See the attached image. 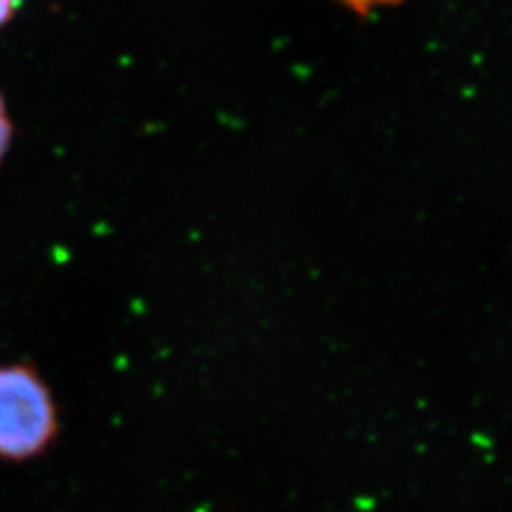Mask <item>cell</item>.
I'll return each instance as SVG.
<instances>
[{
	"label": "cell",
	"mask_w": 512,
	"mask_h": 512,
	"mask_svg": "<svg viewBox=\"0 0 512 512\" xmlns=\"http://www.w3.org/2000/svg\"><path fill=\"white\" fill-rule=\"evenodd\" d=\"M61 435L54 391L29 361L0 363V461L42 458Z\"/></svg>",
	"instance_id": "obj_1"
},
{
	"label": "cell",
	"mask_w": 512,
	"mask_h": 512,
	"mask_svg": "<svg viewBox=\"0 0 512 512\" xmlns=\"http://www.w3.org/2000/svg\"><path fill=\"white\" fill-rule=\"evenodd\" d=\"M344 10L353 14L355 18H368L378 10L385 8H395L401 6L406 0H336Z\"/></svg>",
	"instance_id": "obj_2"
},
{
	"label": "cell",
	"mask_w": 512,
	"mask_h": 512,
	"mask_svg": "<svg viewBox=\"0 0 512 512\" xmlns=\"http://www.w3.org/2000/svg\"><path fill=\"white\" fill-rule=\"evenodd\" d=\"M14 135H16L14 120H12V114L6 105V97L0 92V165L4 164V160L12 148Z\"/></svg>",
	"instance_id": "obj_3"
},
{
	"label": "cell",
	"mask_w": 512,
	"mask_h": 512,
	"mask_svg": "<svg viewBox=\"0 0 512 512\" xmlns=\"http://www.w3.org/2000/svg\"><path fill=\"white\" fill-rule=\"evenodd\" d=\"M23 6V0H0V29L16 18Z\"/></svg>",
	"instance_id": "obj_4"
}]
</instances>
